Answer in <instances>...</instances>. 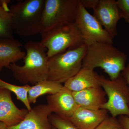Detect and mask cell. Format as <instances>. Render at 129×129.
Wrapping results in <instances>:
<instances>
[{"mask_svg":"<svg viewBox=\"0 0 129 129\" xmlns=\"http://www.w3.org/2000/svg\"><path fill=\"white\" fill-rule=\"evenodd\" d=\"M26 54L24 64L19 66L16 63L10 65L9 69L16 80L24 84L33 85L47 80L48 58L45 48L40 42L29 41L24 45Z\"/></svg>","mask_w":129,"mask_h":129,"instance_id":"obj_1","label":"cell"},{"mask_svg":"<svg viewBox=\"0 0 129 129\" xmlns=\"http://www.w3.org/2000/svg\"><path fill=\"white\" fill-rule=\"evenodd\" d=\"M113 44L94 42L87 45L82 68L103 69L111 80L117 78L125 69L127 55L113 46Z\"/></svg>","mask_w":129,"mask_h":129,"instance_id":"obj_2","label":"cell"},{"mask_svg":"<svg viewBox=\"0 0 129 129\" xmlns=\"http://www.w3.org/2000/svg\"><path fill=\"white\" fill-rule=\"evenodd\" d=\"M45 0H25L9 8L14 34L29 37L41 34L42 15Z\"/></svg>","mask_w":129,"mask_h":129,"instance_id":"obj_3","label":"cell"},{"mask_svg":"<svg viewBox=\"0 0 129 129\" xmlns=\"http://www.w3.org/2000/svg\"><path fill=\"white\" fill-rule=\"evenodd\" d=\"M87 50L84 44L48 58L47 80L62 84L75 75L82 68Z\"/></svg>","mask_w":129,"mask_h":129,"instance_id":"obj_4","label":"cell"},{"mask_svg":"<svg viewBox=\"0 0 129 129\" xmlns=\"http://www.w3.org/2000/svg\"><path fill=\"white\" fill-rule=\"evenodd\" d=\"M78 2V0H45L42 15V38L74 22Z\"/></svg>","mask_w":129,"mask_h":129,"instance_id":"obj_5","label":"cell"},{"mask_svg":"<svg viewBox=\"0 0 129 129\" xmlns=\"http://www.w3.org/2000/svg\"><path fill=\"white\" fill-rule=\"evenodd\" d=\"M99 80L108 98L101 109L109 111L112 117L121 115L129 117V86L122 74L114 80L99 75Z\"/></svg>","mask_w":129,"mask_h":129,"instance_id":"obj_6","label":"cell"},{"mask_svg":"<svg viewBox=\"0 0 129 129\" xmlns=\"http://www.w3.org/2000/svg\"><path fill=\"white\" fill-rule=\"evenodd\" d=\"M41 44L47 49L48 58L77 48L84 43L80 32L74 22L64 25L42 38Z\"/></svg>","mask_w":129,"mask_h":129,"instance_id":"obj_7","label":"cell"},{"mask_svg":"<svg viewBox=\"0 0 129 129\" xmlns=\"http://www.w3.org/2000/svg\"><path fill=\"white\" fill-rule=\"evenodd\" d=\"M78 1L74 23L84 44L87 45L94 42L113 44V39L99 21Z\"/></svg>","mask_w":129,"mask_h":129,"instance_id":"obj_8","label":"cell"},{"mask_svg":"<svg viewBox=\"0 0 129 129\" xmlns=\"http://www.w3.org/2000/svg\"><path fill=\"white\" fill-rule=\"evenodd\" d=\"M93 16L113 39L117 35V25L122 18L115 0H99L93 9Z\"/></svg>","mask_w":129,"mask_h":129,"instance_id":"obj_9","label":"cell"},{"mask_svg":"<svg viewBox=\"0 0 129 129\" xmlns=\"http://www.w3.org/2000/svg\"><path fill=\"white\" fill-rule=\"evenodd\" d=\"M47 101L52 113L66 119L71 117L79 107L74 98L73 91L64 86L58 92L48 95Z\"/></svg>","mask_w":129,"mask_h":129,"instance_id":"obj_10","label":"cell"},{"mask_svg":"<svg viewBox=\"0 0 129 129\" xmlns=\"http://www.w3.org/2000/svg\"><path fill=\"white\" fill-rule=\"evenodd\" d=\"M27 109H19L12 100L11 92L3 88L0 89V122L7 127L18 124L28 112Z\"/></svg>","mask_w":129,"mask_h":129,"instance_id":"obj_11","label":"cell"},{"mask_svg":"<svg viewBox=\"0 0 129 129\" xmlns=\"http://www.w3.org/2000/svg\"><path fill=\"white\" fill-rule=\"evenodd\" d=\"M52 113L47 104H40L32 108L18 124L7 129H52L49 117Z\"/></svg>","mask_w":129,"mask_h":129,"instance_id":"obj_12","label":"cell"},{"mask_svg":"<svg viewBox=\"0 0 129 129\" xmlns=\"http://www.w3.org/2000/svg\"><path fill=\"white\" fill-rule=\"evenodd\" d=\"M108 112L104 109L94 111L79 107L68 119L78 129H96L108 117Z\"/></svg>","mask_w":129,"mask_h":129,"instance_id":"obj_13","label":"cell"},{"mask_svg":"<svg viewBox=\"0 0 129 129\" xmlns=\"http://www.w3.org/2000/svg\"><path fill=\"white\" fill-rule=\"evenodd\" d=\"M23 45L14 38H0V72L4 68L24 59L26 53L22 51Z\"/></svg>","mask_w":129,"mask_h":129,"instance_id":"obj_14","label":"cell"},{"mask_svg":"<svg viewBox=\"0 0 129 129\" xmlns=\"http://www.w3.org/2000/svg\"><path fill=\"white\" fill-rule=\"evenodd\" d=\"M73 95L79 107L90 110H99L107 101L106 92L101 86L92 87L78 92H73Z\"/></svg>","mask_w":129,"mask_h":129,"instance_id":"obj_15","label":"cell"},{"mask_svg":"<svg viewBox=\"0 0 129 129\" xmlns=\"http://www.w3.org/2000/svg\"><path fill=\"white\" fill-rule=\"evenodd\" d=\"M63 86L73 92L101 86L99 75L94 70L86 68H81L75 75L67 80Z\"/></svg>","mask_w":129,"mask_h":129,"instance_id":"obj_16","label":"cell"},{"mask_svg":"<svg viewBox=\"0 0 129 129\" xmlns=\"http://www.w3.org/2000/svg\"><path fill=\"white\" fill-rule=\"evenodd\" d=\"M63 86L61 84L47 80L40 81L31 86L29 91L28 98L29 103H36L37 98L42 95L54 94L58 92Z\"/></svg>","mask_w":129,"mask_h":129,"instance_id":"obj_17","label":"cell"},{"mask_svg":"<svg viewBox=\"0 0 129 129\" xmlns=\"http://www.w3.org/2000/svg\"><path fill=\"white\" fill-rule=\"evenodd\" d=\"M31 87L28 84L23 86L16 85L7 83L0 78V88L7 89L14 93L17 99L23 103L28 111L32 109L28 98V93Z\"/></svg>","mask_w":129,"mask_h":129,"instance_id":"obj_18","label":"cell"},{"mask_svg":"<svg viewBox=\"0 0 129 129\" xmlns=\"http://www.w3.org/2000/svg\"><path fill=\"white\" fill-rule=\"evenodd\" d=\"M9 9L0 6V38H14Z\"/></svg>","mask_w":129,"mask_h":129,"instance_id":"obj_19","label":"cell"},{"mask_svg":"<svg viewBox=\"0 0 129 129\" xmlns=\"http://www.w3.org/2000/svg\"><path fill=\"white\" fill-rule=\"evenodd\" d=\"M49 119L52 125L56 129H78L69 119L55 114H51Z\"/></svg>","mask_w":129,"mask_h":129,"instance_id":"obj_20","label":"cell"},{"mask_svg":"<svg viewBox=\"0 0 129 129\" xmlns=\"http://www.w3.org/2000/svg\"><path fill=\"white\" fill-rule=\"evenodd\" d=\"M96 129H125L116 117L105 119Z\"/></svg>","mask_w":129,"mask_h":129,"instance_id":"obj_21","label":"cell"},{"mask_svg":"<svg viewBox=\"0 0 129 129\" xmlns=\"http://www.w3.org/2000/svg\"><path fill=\"white\" fill-rule=\"evenodd\" d=\"M116 2L122 18L128 22L129 21V0H118Z\"/></svg>","mask_w":129,"mask_h":129,"instance_id":"obj_22","label":"cell"},{"mask_svg":"<svg viewBox=\"0 0 129 129\" xmlns=\"http://www.w3.org/2000/svg\"><path fill=\"white\" fill-rule=\"evenodd\" d=\"M99 0H79L81 5L85 9H93L95 7Z\"/></svg>","mask_w":129,"mask_h":129,"instance_id":"obj_23","label":"cell"},{"mask_svg":"<svg viewBox=\"0 0 129 129\" xmlns=\"http://www.w3.org/2000/svg\"><path fill=\"white\" fill-rule=\"evenodd\" d=\"M119 121L125 129H129V117L126 115H120Z\"/></svg>","mask_w":129,"mask_h":129,"instance_id":"obj_24","label":"cell"},{"mask_svg":"<svg viewBox=\"0 0 129 129\" xmlns=\"http://www.w3.org/2000/svg\"><path fill=\"white\" fill-rule=\"evenodd\" d=\"M121 74L125 79L129 86V67L128 66L125 67V69L122 71Z\"/></svg>","mask_w":129,"mask_h":129,"instance_id":"obj_25","label":"cell"},{"mask_svg":"<svg viewBox=\"0 0 129 129\" xmlns=\"http://www.w3.org/2000/svg\"><path fill=\"white\" fill-rule=\"evenodd\" d=\"M0 129H7V127L3 122H0Z\"/></svg>","mask_w":129,"mask_h":129,"instance_id":"obj_26","label":"cell"},{"mask_svg":"<svg viewBox=\"0 0 129 129\" xmlns=\"http://www.w3.org/2000/svg\"><path fill=\"white\" fill-rule=\"evenodd\" d=\"M52 129H56V128L55 127H53V126H52Z\"/></svg>","mask_w":129,"mask_h":129,"instance_id":"obj_27","label":"cell"},{"mask_svg":"<svg viewBox=\"0 0 129 129\" xmlns=\"http://www.w3.org/2000/svg\"><path fill=\"white\" fill-rule=\"evenodd\" d=\"M127 66H128V67H129V64H128V65H127Z\"/></svg>","mask_w":129,"mask_h":129,"instance_id":"obj_28","label":"cell"},{"mask_svg":"<svg viewBox=\"0 0 129 129\" xmlns=\"http://www.w3.org/2000/svg\"><path fill=\"white\" fill-rule=\"evenodd\" d=\"M127 23H129V21H128V22Z\"/></svg>","mask_w":129,"mask_h":129,"instance_id":"obj_29","label":"cell"},{"mask_svg":"<svg viewBox=\"0 0 129 129\" xmlns=\"http://www.w3.org/2000/svg\"><path fill=\"white\" fill-rule=\"evenodd\" d=\"M0 89H1V88H0Z\"/></svg>","mask_w":129,"mask_h":129,"instance_id":"obj_30","label":"cell"}]
</instances>
